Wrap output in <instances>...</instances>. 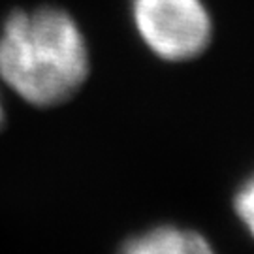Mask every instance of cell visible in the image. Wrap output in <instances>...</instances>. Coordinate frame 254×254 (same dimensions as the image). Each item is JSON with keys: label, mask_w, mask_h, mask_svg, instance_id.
<instances>
[{"label": "cell", "mask_w": 254, "mask_h": 254, "mask_svg": "<svg viewBox=\"0 0 254 254\" xmlns=\"http://www.w3.org/2000/svg\"><path fill=\"white\" fill-rule=\"evenodd\" d=\"M89 47L59 8L13 11L0 30V83L36 108L70 100L89 77Z\"/></svg>", "instance_id": "obj_1"}, {"label": "cell", "mask_w": 254, "mask_h": 254, "mask_svg": "<svg viewBox=\"0 0 254 254\" xmlns=\"http://www.w3.org/2000/svg\"><path fill=\"white\" fill-rule=\"evenodd\" d=\"M137 34L156 57L190 61L207 49L213 21L201 0H132Z\"/></svg>", "instance_id": "obj_2"}, {"label": "cell", "mask_w": 254, "mask_h": 254, "mask_svg": "<svg viewBox=\"0 0 254 254\" xmlns=\"http://www.w3.org/2000/svg\"><path fill=\"white\" fill-rule=\"evenodd\" d=\"M117 254H217L205 237L187 228L164 224L127 239Z\"/></svg>", "instance_id": "obj_3"}, {"label": "cell", "mask_w": 254, "mask_h": 254, "mask_svg": "<svg viewBox=\"0 0 254 254\" xmlns=\"http://www.w3.org/2000/svg\"><path fill=\"white\" fill-rule=\"evenodd\" d=\"M234 209L239 220L243 222V226L254 237V175H251L236 192Z\"/></svg>", "instance_id": "obj_4"}, {"label": "cell", "mask_w": 254, "mask_h": 254, "mask_svg": "<svg viewBox=\"0 0 254 254\" xmlns=\"http://www.w3.org/2000/svg\"><path fill=\"white\" fill-rule=\"evenodd\" d=\"M4 119H6V111H4V104H2V94H0V128L4 125Z\"/></svg>", "instance_id": "obj_5"}]
</instances>
